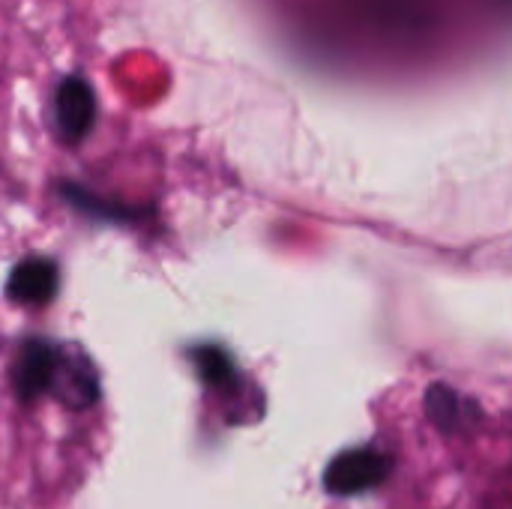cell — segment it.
I'll return each mask as SVG.
<instances>
[{"instance_id":"6da1fadb","label":"cell","mask_w":512,"mask_h":509,"mask_svg":"<svg viewBox=\"0 0 512 509\" xmlns=\"http://www.w3.org/2000/svg\"><path fill=\"white\" fill-rule=\"evenodd\" d=\"M48 396H54L69 411H87L99 402V372L81 345H57V366Z\"/></svg>"},{"instance_id":"3957f363","label":"cell","mask_w":512,"mask_h":509,"mask_svg":"<svg viewBox=\"0 0 512 509\" xmlns=\"http://www.w3.org/2000/svg\"><path fill=\"white\" fill-rule=\"evenodd\" d=\"M54 366H57V345L42 339V336H30L21 342L18 348V360L12 366V387L18 402L30 405L42 396H48L51 381H54Z\"/></svg>"},{"instance_id":"8992f818","label":"cell","mask_w":512,"mask_h":509,"mask_svg":"<svg viewBox=\"0 0 512 509\" xmlns=\"http://www.w3.org/2000/svg\"><path fill=\"white\" fill-rule=\"evenodd\" d=\"M60 189V195H63V201L66 204H72L78 213H84V216H93L96 222H111V225H132V222H138V210H132V207H126V204H117V201H105L102 195H96V192H90V189H84V186H78V183H60L57 186Z\"/></svg>"},{"instance_id":"ba28073f","label":"cell","mask_w":512,"mask_h":509,"mask_svg":"<svg viewBox=\"0 0 512 509\" xmlns=\"http://www.w3.org/2000/svg\"><path fill=\"white\" fill-rule=\"evenodd\" d=\"M426 408H429V417L438 423V426H444V429H450L456 420H459V408H462V399L453 393V390H447V387H432V393H429V402H426Z\"/></svg>"},{"instance_id":"7a4b0ae2","label":"cell","mask_w":512,"mask_h":509,"mask_svg":"<svg viewBox=\"0 0 512 509\" xmlns=\"http://www.w3.org/2000/svg\"><path fill=\"white\" fill-rule=\"evenodd\" d=\"M54 123L66 144H81L96 123V93L87 78L66 75L54 93Z\"/></svg>"},{"instance_id":"52a82bcc","label":"cell","mask_w":512,"mask_h":509,"mask_svg":"<svg viewBox=\"0 0 512 509\" xmlns=\"http://www.w3.org/2000/svg\"><path fill=\"white\" fill-rule=\"evenodd\" d=\"M192 363H195V369H198V378H201L207 387H225V384L234 381L231 357H228L222 348H213V345L195 348V351H192Z\"/></svg>"},{"instance_id":"5b68a950","label":"cell","mask_w":512,"mask_h":509,"mask_svg":"<svg viewBox=\"0 0 512 509\" xmlns=\"http://www.w3.org/2000/svg\"><path fill=\"white\" fill-rule=\"evenodd\" d=\"M60 291V267L54 258L30 255L21 258L9 279H6V297L18 306H45Z\"/></svg>"},{"instance_id":"277c9868","label":"cell","mask_w":512,"mask_h":509,"mask_svg":"<svg viewBox=\"0 0 512 509\" xmlns=\"http://www.w3.org/2000/svg\"><path fill=\"white\" fill-rule=\"evenodd\" d=\"M390 477V459L378 450H351L333 459L327 468V489L333 495H363L369 489H378Z\"/></svg>"}]
</instances>
